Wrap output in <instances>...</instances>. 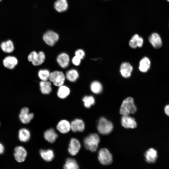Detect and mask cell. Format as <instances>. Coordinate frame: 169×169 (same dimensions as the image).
<instances>
[{
    "label": "cell",
    "instance_id": "cell-1",
    "mask_svg": "<svg viewBox=\"0 0 169 169\" xmlns=\"http://www.w3.org/2000/svg\"><path fill=\"white\" fill-rule=\"evenodd\" d=\"M137 110L133 99L130 97L126 98L121 105L120 112L122 115H129L131 114L135 113Z\"/></svg>",
    "mask_w": 169,
    "mask_h": 169
},
{
    "label": "cell",
    "instance_id": "cell-2",
    "mask_svg": "<svg viewBox=\"0 0 169 169\" xmlns=\"http://www.w3.org/2000/svg\"><path fill=\"white\" fill-rule=\"evenodd\" d=\"M100 142V138L96 133H92L85 137L83 140L85 148L91 152L95 151Z\"/></svg>",
    "mask_w": 169,
    "mask_h": 169
},
{
    "label": "cell",
    "instance_id": "cell-3",
    "mask_svg": "<svg viewBox=\"0 0 169 169\" xmlns=\"http://www.w3.org/2000/svg\"><path fill=\"white\" fill-rule=\"evenodd\" d=\"M112 123L103 117L99 120L97 125V129L99 132L103 135L110 134L113 129Z\"/></svg>",
    "mask_w": 169,
    "mask_h": 169
},
{
    "label": "cell",
    "instance_id": "cell-4",
    "mask_svg": "<svg viewBox=\"0 0 169 169\" xmlns=\"http://www.w3.org/2000/svg\"><path fill=\"white\" fill-rule=\"evenodd\" d=\"M45 59V54L43 51L37 53L36 51L31 52L28 56V61L32 63L34 66H38L42 64Z\"/></svg>",
    "mask_w": 169,
    "mask_h": 169
},
{
    "label": "cell",
    "instance_id": "cell-5",
    "mask_svg": "<svg viewBox=\"0 0 169 169\" xmlns=\"http://www.w3.org/2000/svg\"><path fill=\"white\" fill-rule=\"evenodd\" d=\"M65 78V76L62 72L55 71L50 73L49 79L54 85L59 87L63 84Z\"/></svg>",
    "mask_w": 169,
    "mask_h": 169
},
{
    "label": "cell",
    "instance_id": "cell-6",
    "mask_svg": "<svg viewBox=\"0 0 169 169\" xmlns=\"http://www.w3.org/2000/svg\"><path fill=\"white\" fill-rule=\"evenodd\" d=\"M98 159L103 165H107L111 164L113 161L112 156L109 150L106 148L100 149L98 153Z\"/></svg>",
    "mask_w": 169,
    "mask_h": 169
},
{
    "label": "cell",
    "instance_id": "cell-7",
    "mask_svg": "<svg viewBox=\"0 0 169 169\" xmlns=\"http://www.w3.org/2000/svg\"><path fill=\"white\" fill-rule=\"evenodd\" d=\"M59 39V35L56 32L48 30L46 32L43 36V39L47 45L53 46Z\"/></svg>",
    "mask_w": 169,
    "mask_h": 169
},
{
    "label": "cell",
    "instance_id": "cell-8",
    "mask_svg": "<svg viewBox=\"0 0 169 169\" xmlns=\"http://www.w3.org/2000/svg\"><path fill=\"white\" fill-rule=\"evenodd\" d=\"M14 156L16 161L18 162H22L25 161L27 155L26 149L21 146H17L14 149Z\"/></svg>",
    "mask_w": 169,
    "mask_h": 169
},
{
    "label": "cell",
    "instance_id": "cell-9",
    "mask_svg": "<svg viewBox=\"0 0 169 169\" xmlns=\"http://www.w3.org/2000/svg\"><path fill=\"white\" fill-rule=\"evenodd\" d=\"M81 145L79 140L75 138H72L69 144L68 152L72 156L76 155L79 151Z\"/></svg>",
    "mask_w": 169,
    "mask_h": 169
},
{
    "label": "cell",
    "instance_id": "cell-10",
    "mask_svg": "<svg viewBox=\"0 0 169 169\" xmlns=\"http://www.w3.org/2000/svg\"><path fill=\"white\" fill-rule=\"evenodd\" d=\"M34 114L29 113V109L27 107L22 108L19 115V119L21 122L24 124L29 123L33 119Z\"/></svg>",
    "mask_w": 169,
    "mask_h": 169
},
{
    "label": "cell",
    "instance_id": "cell-11",
    "mask_svg": "<svg viewBox=\"0 0 169 169\" xmlns=\"http://www.w3.org/2000/svg\"><path fill=\"white\" fill-rule=\"evenodd\" d=\"M148 40L152 46L155 49H160L162 45L161 37L156 33H152L149 37Z\"/></svg>",
    "mask_w": 169,
    "mask_h": 169
},
{
    "label": "cell",
    "instance_id": "cell-12",
    "mask_svg": "<svg viewBox=\"0 0 169 169\" xmlns=\"http://www.w3.org/2000/svg\"><path fill=\"white\" fill-rule=\"evenodd\" d=\"M121 122L123 127L125 128H135L137 123L135 119L129 115H122Z\"/></svg>",
    "mask_w": 169,
    "mask_h": 169
},
{
    "label": "cell",
    "instance_id": "cell-13",
    "mask_svg": "<svg viewBox=\"0 0 169 169\" xmlns=\"http://www.w3.org/2000/svg\"><path fill=\"white\" fill-rule=\"evenodd\" d=\"M71 130L74 132H82L85 129V124L81 119L76 118L70 123Z\"/></svg>",
    "mask_w": 169,
    "mask_h": 169
},
{
    "label": "cell",
    "instance_id": "cell-14",
    "mask_svg": "<svg viewBox=\"0 0 169 169\" xmlns=\"http://www.w3.org/2000/svg\"><path fill=\"white\" fill-rule=\"evenodd\" d=\"M56 129L61 133L66 134L71 130L70 123L66 120H62L57 124Z\"/></svg>",
    "mask_w": 169,
    "mask_h": 169
},
{
    "label": "cell",
    "instance_id": "cell-15",
    "mask_svg": "<svg viewBox=\"0 0 169 169\" xmlns=\"http://www.w3.org/2000/svg\"><path fill=\"white\" fill-rule=\"evenodd\" d=\"M133 69L132 66L129 63H123L120 65V72L122 76L125 78L130 77Z\"/></svg>",
    "mask_w": 169,
    "mask_h": 169
},
{
    "label": "cell",
    "instance_id": "cell-16",
    "mask_svg": "<svg viewBox=\"0 0 169 169\" xmlns=\"http://www.w3.org/2000/svg\"><path fill=\"white\" fill-rule=\"evenodd\" d=\"M17 58L14 56H9L6 57L3 60L4 66L8 69H13L18 64Z\"/></svg>",
    "mask_w": 169,
    "mask_h": 169
},
{
    "label": "cell",
    "instance_id": "cell-17",
    "mask_svg": "<svg viewBox=\"0 0 169 169\" xmlns=\"http://www.w3.org/2000/svg\"><path fill=\"white\" fill-rule=\"evenodd\" d=\"M44 137L47 141L52 143L56 141L58 135L54 129L50 128L44 132Z\"/></svg>",
    "mask_w": 169,
    "mask_h": 169
},
{
    "label": "cell",
    "instance_id": "cell-18",
    "mask_svg": "<svg viewBox=\"0 0 169 169\" xmlns=\"http://www.w3.org/2000/svg\"><path fill=\"white\" fill-rule=\"evenodd\" d=\"M144 40L143 38L138 34L134 35L129 42V45L132 48H141L143 45Z\"/></svg>",
    "mask_w": 169,
    "mask_h": 169
},
{
    "label": "cell",
    "instance_id": "cell-19",
    "mask_svg": "<svg viewBox=\"0 0 169 169\" xmlns=\"http://www.w3.org/2000/svg\"><path fill=\"white\" fill-rule=\"evenodd\" d=\"M56 60L57 63L61 67L65 68L69 65V58L67 54L65 53H62L58 55Z\"/></svg>",
    "mask_w": 169,
    "mask_h": 169
},
{
    "label": "cell",
    "instance_id": "cell-20",
    "mask_svg": "<svg viewBox=\"0 0 169 169\" xmlns=\"http://www.w3.org/2000/svg\"><path fill=\"white\" fill-rule=\"evenodd\" d=\"M145 156L147 162L150 163H154L158 157L157 152L153 148H150L145 152Z\"/></svg>",
    "mask_w": 169,
    "mask_h": 169
},
{
    "label": "cell",
    "instance_id": "cell-21",
    "mask_svg": "<svg viewBox=\"0 0 169 169\" xmlns=\"http://www.w3.org/2000/svg\"><path fill=\"white\" fill-rule=\"evenodd\" d=\"M39 154L41 158L45 161L50 162L52 161L54 157V151L51 149H41Z\"/></svg>",
    "mask_w": 169,
    "mask_h": 169
},
{
    "label": "cell",
    "instance_id": "cell-22",
    "mask_svg": "<svg viewBox=\"0 0 169 169\" xmlns=\"http://www.w3.org/2000/svg\"><path fill=\"white\" fill-rule=\"evenodd\" d=\"M151 62L149 59L147 57H144L140 61L139 69L143 73L148 71L150 68Z\"/></svg>",
    "mask_w": 169,
    "mask_h": 169
},
{
    "label": "cell",
    "instance_id": "cell-23",
    "mask_svg": "<svg viewBox=\"0 0 169 169\" xmlns=\"http://www.w3.org/2000/svg\"><path fill=\"white\" fill-rule=\"evenodd\" d=\"M30 137V132L28 129L22 128L18 131V137L21 141L23 142H27L29 140Z\"/></svg>",
    "mask_w": 169,
    "mask_h": 169
},
{
    "label": "cell",
    "instance_id": "cell-24",
    "mask_svg": "<svg viewBox=\"0 0 169 169\" xmlns=\"http://www.w3.org/2000/svg\"><path fill=\"white\" fill-rule=\"evenodd\" d=\"M54 7L55 9L59 13L66 11L68 8L67 0H57L54 3Z\"/></svg>",
    "mask_w": 169,
    "mask_h": 169
},
{
    "label": "cell",
    "instance_id": "cell-25",
    "mask_svg": "<svg viewBox=\"0 0 169 169\" xmlns=\"http://www.w3.org/2000/svg\"><path fill=\"white\" fill-rule=\"evenodd\" d=\"M0 47L2 51L6 53H11L14 49L13 44L10 40L2 42L0 44Z\"/></svg>",
    "mask_w": 169,
    "mask_h": 169
},
{
    "label": "cell",
    "instance_id": "cell-26",
    "mask_svg": "<svg viewBox=\"0 0 169 169\" xmlns=\"http://www.w3.org/2000/svg\"><path fill=\"white\" fill-rule=\"evenodd\" d=\"M64 169H78L79 166L75 159L71 158H68L65 160L63 166Z\"/></svg>",
    "mask_w": 169,
    "mask_h": 169
},
{
    "label": "cell",
    "instance_id": "cell-27",
    "mask_svg": "<svg viewBox=\"0 0 169 169\" xmlns=\"http://www.w3.org/2000/svg\"><path fill=\"white\" fill-rule=\"evenodd\" d=\"M40 90L42 93L44 94H49L52 91L50 82L48 81H42L39 83Z\"/></svg>",
    "mask_w": 169,
    "mask_h": 169
},
{
    "label": "cell",
    "instance_id": "cell-28",
    "mask_svg": "<svg viewBox=\"0 0 169 169\" xmlns=\"http://www.w3.org/2000/svg\"><path fill=\"white\" fill-rule=\"evenodd\" d=\"M70 93V90L69 87L63 85L59 86L57 95L59 98L64 99L66 98L69 95Z\"/></svg>",
    "mask_w": 169,
    "mask_h": 169
},
{
    "label": "cell",
    "instance_id": "cell-29",
    "mask_svg": "<svg viewBox=\"0 0 169 169\" xmlns=\"http://www.w3.org/2000/svg\"><path fill=\"white\" fill-rule=\"evenodd\" d=\"M90 88L91 91L95 94H100L102 91V85L100 82L97 81L92 82L90 84Z\"/></svg>",
    "mask_w": 169,
    "mask_h": 169
},
{
    "label": "cell",
    "instance_id": "cell-30",
    "mask_svg": "<svg viewBox=\"0 0 169 169\" xmlns=\"http://www.w3.org/2000/svg\"><path fill=\"white\" fill-rule=\"evenodd\" d=\"M79 76L78 72L75 69H71L68 71L66 74L65 77L67 80L71 82H74Z\"/></svg>",
    "mask_w": 169,
    "mask_h": 169
},
{
    "label": "cell",
    "instance_id": "cell-31",
    "mask_svg": "<svg viewBox=\"0 0 169 169\" xmlns=\"http://www.w3.org/2000/svg\"><path fill=\"white\" fill-rule=\"evenodd\" d=\"M82 101L84 106L87 108H90L95 102L94 98L91 95L85 96L82 98Z\"/></svg>",
    "mask_w": 169,
    "mask_h": 169
},
{
    "label": "cell",
    "instance_id": "cell-32",
    "mask_svg": "<svg viewBox=\"0 0 169 169\" xmlns=\"http://www.w3.org/2000/svg\"><path fill=\"white\" fill-rule=\"evenodd\" d=\"M50 74L49 71L47 69H40L38 71V75L42 81H47L49 79Z\"/></svg>",
    "mask_w": 169,
    "mask_h": 169
},
{
    "label": "cell",
    "instance_id": "cell-33",
    "mask_svg": "<svg viewBox=\"0 0 169 169\" xmlns=\"http://www.w3.org/2000/svg\"><path fill=\"white\" fill-rule=\"evenodd\" d=\"M75 56L82 59L84 58L85 55V53L83 50L79 49L76 51L75 53Z\"/></svg>",
    "mask_w": 169,
    "mask_h": 169
},
{
    "label": "cell",
    "instance_id": "cell-34",
    "mask_svg": "<svg viewBox=\"0 0 169 169\" xmlns=\"http://www.w3.org/2000/svg\"><path fill=\"white\" fill-rule=\"evenodd\" d=\"M81 59L75 56L72 59V63L76 66L79 65L81 63Z\"/></svg>",
    "mask_w": 169,
    "mask_h": 169
},
{
    "label": "cell",
    "instance_id": "cell-35",
    "mask_svg": "<svg viewBox=\"0 0 169 169\" xmlns=\"http://www.w3.org/2000/svg\"><path fill=\"white\" fill-rule=\"evenodd\" d=\"M4 147L3 145L0 142V154H3L4 151Z\"/></svg>",
    "mask_w": 169,
    "mask_h": 169
},
{
    "label": "cell",
    "instance_id": "cell-36",
    "mask_svg": "<svg viewBox=\"0 0 169 169\" xmlns=\"http://www.w3.org/2000/svg\"><path fill=\"white\" fill-rule=\"evenodd\" d=\"M165 113L169 116V105H166L164 109Z\"/></svg>",
    "mask_w": 169,
    "mask_h": 169
},
{
    "label": "cell",
    "instance_id": "cell-37",
    "mask_svg": "<svg viewBox=\"0 0 169 169\" xmlns=\"http://www.w3.org/2000/svg\"><path fill=\"white\" fill-rule=\"evenodd\" d=\"M168 2H169V0H166Z\"/></svg>",
    "mask_w": 169,
    "mask_h": 169
},
{
    "label": "cell",
    "instance_id": "cell-38",
    "mask_svg": "<svg viewBox=\"0 0 169 169\" xmlns=\"http://www.w3.org/2000/svg\"><path fill=\"white\" fill-rule=\"evenodd\" d=\"M2 0H0V2Z\"/></svg>",
    "mask_w": 169,
    "mask_h": 169
},
{
    "label": "cell",
    "instance_id": "cell-39",
    "mask_svg": "<svg viewBox=\"0 0 169 169\" xmlns=\"http://www.w3.org/2000/svg\"></svg>",
    "mask_w": 169,
    "mask_h": 169
}]
</instances>
